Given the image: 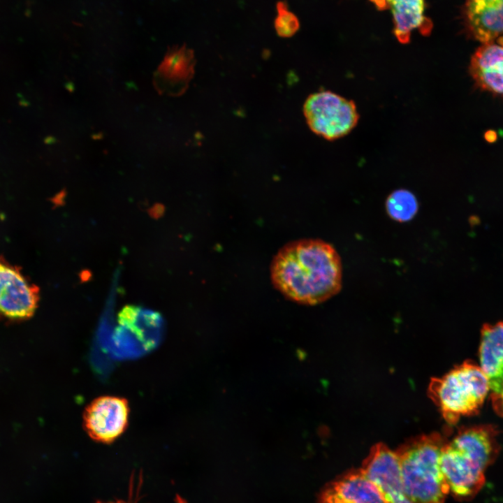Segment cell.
Segmentation results:
<instances>
[{
  "label": "cell",
  "mask_w": 503,
  "mask_h": 503,
  "mask_svg": "<svg viewBox=\"0 0 503 503\" xmlns=\"http://www.w3.org/2000/svg\"><path fill=\"white\" fill-rule=\"evenodd\" d=\"M274 27L277 34L283 38L293 36L299 29L298 17L289 9L284 1H280L277 3V16Z\"/></svg>",
  "instance_id": "cell-17"
},
{
  "label": "cell",
  "mask_w": 503,
  "mask_h": 503,
  "mask_svg": "<svg viewBox=\"0 0 503 503\" xmlns=\"http://www.w3.org/2000/svg\"><path fill=\"white\" fill-rule=\"evenodd\" d=\"M129 406L126 399L101 396L89 403L83 412V428L93 440L110 444L128 426Z\"/></svg>",
  "instance_id": "cell-6"
},
{
  "label": "cell",
  "mask_w": 503,
  "mask_h": 503,
  "mask_svg": "<svg viewBox=\"0 0 503 503\" xmlns=\"http://www.w3.org/2000/svg\"><path fill=\"white\" fill-rule=\"evenodd\" d=\"M177 503H187L181 497H177Z\"/></svg>",
  "instance_id": "cell-20"
},
{
  "label": "cell",
  "mask_w": 503,
  "mask_h": 503,
  "mask_svg": "<svg viewBox=\"0 0 503 503\" xmlns=\"http://www.w3.org/2000/svg\"><path fill=\"white\" fill-rule=\"evenodd\" d=\"M386 211L389 216L400 222L411 219L416 214L418 204L415 196L406 189L392 192L386 199Z\"/></svg>",
  "instance_id": "cell-16"
},
{
  "label": "cell",
  "mask_w": 503,
  "mask_h": 503,
  "mask_svg": "<svg viewBox=\"0 0 503 503\" xmlns=\"http://www.w3.org/2000/svg\"><path fill=\"white\" fill-rule=\"evenodd\" d=\"M95 503H131V502H129V501H124V500H116L114 502H103L102 501H97Z\"/></svg>",
  "instance_id": "cell-19"
},
{
  "label": "cell",
  "mask_w": 503,
  "mask_h": 503,
  "mask_svg": "<svg viewBox=\"0 0 503 503\" xmlns=\"http://www.w3.org/2000/svg\"><path fill=\"white\" fill-rule=\"evenodd\" d=\"M318 503H385L377 488L361 469H351L328 483Z\"/></svg>",
  "instance_id": "cell-9"
},
{
  "label": "cell",
  "mask_w": 503,
  "mask_h": 503,
  "mask_svg": "<svg viewBox=\"0 0 503 503\" xmlns=\"http://www.w3.org/2000/svg\"><path fill=\"white\" fill-rule=\"evenodd\" d=\"M466 15L472 34L483 44L503 34V0H468Z\"/></svg>",
  "instance_id": "cell-13"
},
{
  "label": "cell",
  "mask_w": 503,
  "mask_h": 503,
  "mask_svg": "<svg viewBox=\"0 0 503 503\" xmlns=\"http://www.w3.org/2000/svg\"><path fill=\"white\" fill-rule=\"evenodd\" d=\"M497 435V429L492 425H475L460 430L449 442L467 460L486 471L499 453Z\"/></svg>",
  "instance_id": "cell-10"
},
{
  "label": "cell",
  "mask_w": 503,
  "mask_h": 503,
  "mask_svg": "<svg viewBox=\"0 0 503 503\" xmlns=\"http://www.w3.org/2000/svg\"><path fill=\"white\" fill-rule=\"evenodd\" d=\"M439 465L449 493L458 500L474 497L485 483V471L467 460L449 442L442 447Z\"/></svg>",
  "instance_id": "cell-8"
},
{
  "label": "cell",
  "mask_w": 503,
  "mask_h": 503,
  "mask_svg": "<svg viewBox=\"0 0 503 503\" xmlns=\"http://www.w3.org/2000/svg\"><path fill=\"white\" fill-rule=\"evenodd\" d=\"M360 469L385 503H413L404 492L398 455L385 444L379 442L371 448Z\"/></svg>",
  "instance_id": "cell-7"
},
{
  "label": "cell",
  "mask_w": 503,
  "mask_h": 503,
  "mask_svg": "<svg viewBox=\"0 0 503 503\" xmlns=\"http://www.w3.org/2000/svg\"><path fill=\"white\" fill-rule=\"evenodd\" d=\"M445 442L434 432L414 437L396 451L404 492L413 503H444L449 488L439 460Z\"/></svg>",
  "instance_id": "cell-2"
},
{
  "label": "cell",
  "mask_w": 503,
  "mask_h": 503,
  "mask_svg": "<svg viewBox=\"0 0 503 503\" xmlns=\"http://www.w3.org/2000/svg\"><path fill=\"white\" fill-rule=\"evenodd\" d=\"M274 286L290 300L308 305L323 302L342 286V263L335 249L318 239L284 245L270 265Z\"/></svg>",
  "instance_id": "cell-1"
},
{
  "label": "cell",
  "mask_w": 503,
  "mask_h": 503,
  "mask_svg": "<svg viewBox=\"0 0 503 503\" xmlns=\"http://www.w3.org/2000/svg\"><path fill=\"white\" fill-rule=\"evenodd\" d=\"M489 390L488 380L479 365L466 361L432 379L428 393L445 421L453 425L462 416L476 414Z\"/></svg>",
  "instance_id": "cell-3"
},
{
  "label": "cell",
  "mask_w": 503,
  "mask_h": 503,
  "mask_svg": "<svg viewBox=\"0 0 503 503\" xmlns=\"http://www.w3.org/2000/svg\"><path fill=\"white\" fill-rule=\"evenodd\" d=\"M381 10H391L393 21V34L402 44L409 42L411 33L418 31L427 36L432 24L425 15V0H370Z\"/></svg>",
  "instance_id": "cell-11"
},
{
  "label": "cell",
  "mask_w": 503,
  "mask_h": 503,
  "mask_svg": "<svg viewBox=\"0 0 503 503\" xmlns=\"http://www.w3.org/2000/svg\"><path fill=\"white\" fill-rule=\"evenodd\" d=\"M491 402L496 413L503 416V392L500 393H493L491 395Z\"/></svg>",
  "instance_id": "cell-18"
},
{
  "label": "cell",
  "mask_w": 503,
  "mask_h": 503,
  "mask_svg": "<svg viewBox=\"0 0 503 503\" xmlns=\"http://www.w3.org/2000/svg\"><path fill=\"white\" fill-rule=\"evenodd\" d=\"M39 293L20 268L0 257V316L12 320L30 318L38 307Z\"/></svg>",
  "instance_id": "cell-5"
},
{
  "label": "cell",
  "mask_w": 503,
  "mask_h": 503,
  "mask_svg": "<svg viewBox=\"0 0 503 503\" xmlns=\"http://www.w3.org/2000/svg\"><path fill=\"white\" fill-rule=\"evenodd\" d=\"M194 56L189 50L182 47L172 51L160 67L161 73L173 82H185L193 73Z\"/></svg>",
  "instance_id": "cell-15"
},
{
  "label": "cell",
  "mask_w": 503,
  "mask_h": 503,
  "mask_svg": "<svg viewBox=\"0 0 503 503\" xmlns=\"http://www.w3.org/2000/svg\"><path fill=\"white\" fill-rule=\"evenodd\" d=\"M303 113L309 129L328 140L347 135L359 119L353 101L328 90L309 95L304 103Z\"/></svg>",
  "instance_id": "cell-4"
},
{
  "label": "cell",
  "mask_w": 503,
  "mask_h": 503,
  "mask_svg": "<svg viewBox=\"0 0 503 503\" xmlns=\"http://www.w3.org/2000/svg\"><path fill=\"white\" fill-rule=\"evenodd\" d=\"M470 72L482 88L503 94V41L480 47L472 58Z\"/></svg>",
  "instance_id": "cell-14"
},
{
  "label": "cell",
  "mask_w": 503,
  "mask_h": 503,
  "mask_svg": "<svg viewBox=\"0 0 503 503\" xmlns=\"http://www.w3.org/2000/svg\"><path fill=\"white\" fill-rule=\"evenodd\" d=\"M479 360L490 389L495 393L503 392V321L482 327Z\"/></svg>",
  "instance_id": "cell-12"
}]
</instances>
